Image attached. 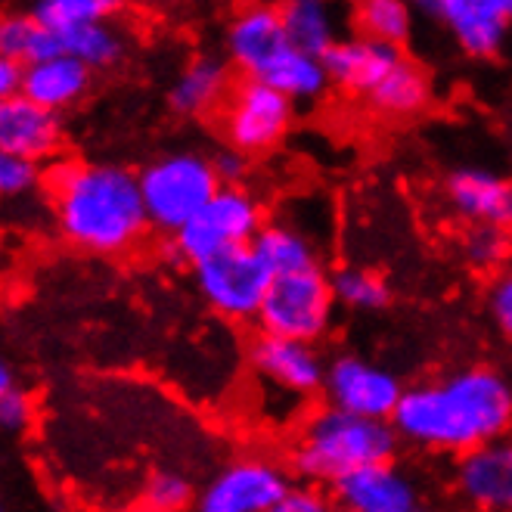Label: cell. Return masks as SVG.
<instances>
[{
	"label": "cell",
	"mask_w": 512,
	"mask_h": 512,
	"mask_svg": "<svg viewBox=\"0 0 512 512\" xmlns=\"http://www.w3.org/2000/svg\"><path fill=\"white\" fill-rule=\"evenodd\" d=\"M252 249L258 252L261 264L267 267L270 277H283V274H298V270H311L320 267V252H317V239L301 230L295 221H267L261 233L255 236Z\"/></svg>",
	"instance_id": "cell-21"
},
{
	"label": "cell",
	"mask_w": 512,
	"mask_h": 512,
	"mask_svg": "<svg viewBox=\"0 0 512 512\" xmlns=\"http://www.w3.org/2000/svg\"><path fill=\"white\" fill-rule=\"evenodd\" d=\"M354 32L373 41L404 47L413 35V7L404 0H364L354 7Z\"/></svg>",
	"instance_id": "cell-28"
},
{
	"label": "cell",
	"mask_w": 512,
	"mask_h": 512,
	"mask_svg": "<svg viewBox=\"0 0 512 512\" xmlns=\"http://www.w3.org/2000/svg\"><path fill=\"white\" fill-rule=\"evenodd\" d=\"M435 97V84L426 66L404 56L401 63L388 72V78L367 97V103L385 118H413L426 112Z\"/></svg>",
	"instance_id": "cell-23"
},
{
	"label": "cell",
	"mask_w": 512,
	"mask_h": 512,
	"mask_svg": "<svg viewBox=\"0 0 512 512\" xmlns=\"http://www.w3.org/2000/svg\"><path fill=\"white\" fill-rule=\"evenodd\" d=\"M398 447L401 438L385 419H364L323 407L301 423L292 441L289 469L301 478V485L329 491L360 469L395 460Z\"/></svg>",
	"instance_id": "cell-3"
},
{
	"label": "cell",
	"mask_w": 512,
	"mask_h": 512,
	"mask_svg": "<svg viewBox=\"0 0 512 512\" xmlns=\"http://www.w3.org/2000/svg\"><path fill=\"white\" fill-rule=\"evenodd\" d=\"M35 395L28 388L16 385L0 398V432L4 435H25L35 423Z\"/></svg>",
	"instance_id": "cell-33"
},
{
	"label": "cell",
	"mask_w": 512,
	"mask_h": 512,
	"mask_svg": "<svg viewBox=\"0 0 512 512\" xmlns=\"http://www.w3.org/2000/svg\"><path fill=\"white\" fill-rule=\"evenodd\" d=\"M419 13L432 19L472 59H494L512 32V0H429Z\"/></svg>",
	"instance_id": "cell-11"
},
{
	"label": "cell",
	"mask_w": 512,
	"mask_h": 512,
	"mask_svg": "<svg viewBox=\"0 0 512 512\" xmlns=\"http://www.w3.org/2000/svg\"><path fill=\"white\" fill-rule=\"evenodd\" d=\"M336 320V298L329 274L320 267L298 270V274L270 277V289L258 314V329L264 336H280L295 342H311L329 336Z\"/></svg>",
	"instance_id": "cell-5"
},
{
	"label": "cell",
	"mask_w": 512,
	"mask_h": 512,
	"mask_svg": "<svg viewBox=\"0 0 512 512\" xmlns=\"http://www.w3.org/2000/svg\"><path fill=\"white\" fill-rule=\"evenodd\" d=\"M401 444L466 457L512 435V379L491 364H466L404 388L391 416Z\"/></svg>",
	"instance_id": "cell-1"
},
{
	"label": "cell",
	"mask_w": 512,
	"mask_h": 512,
	"mask_svg": "<svg viewBox=\"0 0 512 512\" xmlns=\"http://www.w3.org/2000/svg\"><path fill=\"white\" fill-rule=\"evenodd\" d=\"M264 224V205L246 184L221 187L184 230L171 236V255L196 267L205 258L252 246Z\"/></svg>",
	"instance_id": "cell-6"
},
{
	"label": "cell",
	"mask_w": 512,
	"mask_h": 512,
	"mask_svg": "<svg viewBox=\"0 0 512 512\" xmlns=\"http://www.w3.org/2000/svg\"><path fill=\"white\" fill-rule=\"evenodd\" d=\"M90 75L94 72L81 66L78 59L59 53V56L44 59V63L25 66L22 97L56 112V115H63L66 109L78 106L87 97Z\"/></svg>",
	"instance_id": "cell-20"
},
{
	"label": "cell",
	"mask_w": 512,
	"mask_h": 512,
	"mask_svg": "<svg viewBox=\"0 0 512 512\" xmlns=\"http://www.w3.org/2000/svg\"><path fill=\"white\" fill-rule=\"evenodd\" d=\"M401 59H404L401 47H391V44L373 41L367 35L348 32L323 56V66H326L329 81L336 87L348 90V94H357V97H370Z\"/></svg>",
	"instance_id": "cell-18"
},
{
	"label": "cell",
	"mask_w": 512,
	"mask_h": 512,
	"mask_svg": "<svg viewBox=\"0 0 512 512\" xmlns=\"http://www.w3.org/2000/svg\"><path fill=\"white\" fill-rule=\"evenodd\" d=\"M454 491L475 512H512V435L460 457Z\"/></svg>",
	"instance_id": "cell-16"
},
{
	"label": "cell",
	"mask_w": 512,
	"mask_h": 512,
	"mask_svg": "<svg viewBox=\"0 0 512 512\" xmlns=\"http://www.w3.org/2000/svg\"><path fill=\"white\" fill-rule=\"evenodd\" d=\"M115 13H118L115 0H41V4L32 7V16L56 38L72 32V28L112 19Z\"/></svg>",
	"instance_id": "cell-29"
},
{
	"label": "cell",
	"mask_w": 512,
	"mask_h": 512,
	"mask_svg": "<svg viewBox=\"0 0 512 512\" xmlns=\"http://www.w3.org/2000/svg\"><path fill=\"white\" fill-rule=\"evenodd\" d=\"M463 255L472 267H497L509 255V239L500 230L472 227L463 239Z\"/></svg>",
	"instance_id": "cell-32"
},
{
	"label": "cell",
	"mask_w": 512,
	"mask_h": 512,
	"mask_svg": "<svg viewBox=\"0 0 512 512\" xmlns=\"http://www.w3.org/2000/svg\"><path fill=\"white\" fill-rule=\"evenodd\" d=\"M416 512H438V509H429V506H419Z\"/></svg>",
	"instance_id": "cell-39"
},
{
	"label": "cell",
	"mask_w": 512,
	"mask_h": 512,
	"mask_svg": "<svg viewBox=\"0 0 512 512\" xmlns=\"http://www.w3.org/2000/svg\"><path fill=\"white\" fill-rule=\"evenodd\" d=\"M59 44H63L66 56L78 59V63L87 66L90 72L115 69L128 53V35L118 28L115 19H103V22H90V25L72 28V32L59 35Z\"/></svg>",
	"instance_id": "cell-24"
},
{
	"label": "cell",
	"mask_w": 512,
	"mask_h": 512,
	"mask_svg": "<svg viewBox=\"0 0 512 512\" xmlns=\"http://www.w3.org/2000/svg\"><path fill=\"white\" fill-rule=\"evenodd\" d=\"M19 382H16V370H13V364H10V360L4 357V354H0V398H4L7 395V391L10 388H16Z\"/></svg>",
	"instance_id": "cell-38"
},
{
	"label": "cell",
	"mask_w": 512,
	"mask_h": 512,
	"mask_svg": "<svg viewBox=\"0 0 512 512\" xmlns=\"http://www.w3.org/2000/svg\"><path fill=\"white\" fill-rule=\"evenodd\" d=\"M329 286H333L336 305L348 311H360V314L382 311L391 298L388 280L379 270L364 267V264H342L339 270L329 274Z\"/></svg>",
	"instance_id": "cell-27"
},
{
	"label": "cell",
	"mask_w": 512,
	"mask_h": 512,
	"mask_svg": "<svg viewBox=\"0 0 512 512\" xmlns=\"http://www.w3.org/2000/svg\"><path fill=\"white\" fill-rule=\"evenodd\" d=\"M193 283L199 298L218 317L246 323L258 320L264 295L270 289V274L252 246L230 249L215 258H205L193 267Z\"/></svg>",
	"instance_id": "cell-9"
},
{
	"label": "cell",
	"mask_w": 512,
	"mask_h": 512,
	"mask_svg": "<svg viewBox=\"0 0 512 512\" xmlns=\"http://www.w3.org/2000/svg\"><path fill=\"white\" fill-rule=\"evenodd\" d=\"M404 388L407 385L388 367L376 364V360L357 351H342L336 357H329V364H326L323 398H326V407H333V410L391 423V416H395L404 398Z\"/></svg>",
	"instance_id": "cell-10"
},
{
	"label": "cell",
	"mask_w": 512,
	"mask_h": 512,
	"mask_svg": "<svg viewBox=\"0 0 512 512\" xmlns=\"http://www.w3.org/2000/svg\"><path fill=\"white\" fill-rule=\"evenodd\" d=\"M0 512H7V509H4V503H0Z\"/></svg>",
	"instance_id": "cell-40"
},
{
	"label": "cell",
	"mask_w": 512,
	"mask_h": 512,
	"mask_svg": "<svg viewBox=\"0 0 512 512\" xmlns=\"http://www.w3.org/2000/svg\"><path fill=\"white\" fill-rule=\"evenodd\" d=\"M149 227L174 236L184 230L221 190L212 156L199 149H171L137 171Z\"/></svg>",
	"instance_id": "cell-4"
},
{
	"label": "cell",
	"mask_w": 512,
	"mask_h": 512,
	"mask_svg": "<svg viewBox=\"0 0 512 512\" xmlns=\"http://www.w3.org/2000/svg\"><path fill=\"white\" fill-rule=\"evenodd\" d=\"M66 146V122L22 94L0 103V149L25 162H59Z\"/></svg>",
	"instance_id": "cell-17"
},
{
	"label": "cell",
	"mask_w": 512,
	"mask_h": 512,
	"mask_svg": "<svg viewBox=\"0 0 512 512\" xmlns=\"http://www.w3.org/2000/svg\"><path fill=\"white\" fill-rule=\"evenodd\" d=\"M249 364L255 376L280 391L283 398L305 401L323 391L329 360L323 357L320 345L258 333V339L249 345Z\"/></svg>",
	"instance_id": "cell-13"
},
{
	"label": "cell",
	"mask_w": 512,
	"mask_h": 512,
	"mask_svg": "<svg viewBox=\"0 0 512 512\" xmlns=\"http://www.w3.org/2000/svg\"><path fill=\"white\" fill-rule=\"evenodd\" d=\"M44 184V171L35 162L16 159L0 149V205L32 196Z\"/></svg>",
	"instance_id": "cell-31"
},
{
	"label": "cell",
	"mask_w": 512,
	"mask_h": 512,
	"mask_svg": "<svg viewBox=\"0 0 512 512\" xmlns=\"http://www.w3.org/2000/svg\"><path fill=\"white\" fill-rule=\"evenodd\" d=\"M295 488V475L267 450L227 460L196 494L193 512H270Z\"/></svg>",
	"instance_id": "cell-7"
},
{
	"label": "cell",
	"mask_w": 512,
	"mask_h": 512,
	"mask_svg": "<svg viewBox=\"0 0 512 512\" xmlns=\"http://www.w3.org/2000/svg\"><path fill=\"white\" fill-rule=\"evenodd\" d=\"M212 162H215V171L221 177V187H243V180L249 174V156L224 146L218 156H212Z\"/></svg>",
	"instance_id": "cell-36"
},
{
	"label": "cell",
	"mask_w": 512,
	"mask_h": 512,
	"mask_svg": "<svg viewBox=\"0 0 512 512\" xmlns=\"http://www.w3.org/2000/svg\"><path fill=\"white\" fill-rule=\"evenodd\" d=\"M196 485L177 469H156L143 481L140 503L146 512H187L196 506Z\"/></svg>",
	"instance_id": "cell-30"
},
{
	"label": "cell",
	"mask_w": 512,
	"mask_h": 512,
	"mask_svg": "<svg viewBox=\"0 0 512 512\" xmlns=\"http://www.w3.org/2000/svg\"><path fill=\"white\" fill-rule=\"evenodd\" d=\"M22 81H25V66L0 56V103L22 94Z\"/></svg>",
	"instance_id": "cell-37"
},
{
	"label": "cell",
	"mask_w": 512,
	"mask_h": 512,
	"mask_svg": "<svg viewBox=\"0 0 512 512\" xmlns=\"http://www.w3.org/2000/svg\"><path fill=\"white\" fill-rule=\"evenodd\" d=\"M59 53H63V44L32 16V10L0 13V56L13 59L19 66H35Z\"/></svg>",
	"instance_id": "cell-26"
},
{
	"label": "cell",
	"mask_w": 512,
	"mask_h": 512,
	"mask_svg": "<svg viewBox=\"0 0 512 512\" xmlns=\"http://www.w3.org/2000/svg\"><path fill=\"white\" fill-rule=\"evenodd\" d=\"M261 81H267L274 90H280V94L286 100H292L295 106L298 103H317L329 90V84H333L326 75L323 59L301 53L295 47H289Z\"/></svg>",
	"instance_id": "cell-25"
},
{
	"label": "cell",
	"mask_w": 512,
	"mask_h": 512,
	"mask_svg": "<svg viewBox=\"0 0 512 512\" xmlns=\"http://www.w3.org/2000/svg\"><path fill=\"white\" fill-rule=\"evenodd\" d=\"M218 122L224 143L252 159L270 153L286 140L295 125V103L286 100L267 81L239 78L230 87Z\"/></svg>",
	"instance_id": "cell-8"
},
{
	"label": "cell",
	"mask_w": 512,
	"mask_h": 512,
	"mask_svg": "<svg viewBox=\"0 0 512 512\" xmlns=\"http://www.w3.org/2000/svg\"><path fill=\"white\" fill-rule=\"evenodd\" d=\"M444 199L450 212L469 227H488L500 233L512 230V180L491 168H454L444 180Z\"/></svg>",
	"instance_id": "cell-14"
},
{
	"label": "cell",
	"mask_w": 512,
	"mask_h": 512,
	"mask_svg": "<svg viewBox=\"0 0 512 512\" xmlns=\"http://www.w3.org/2000/svg\"><path fill=\"white\" fill-rule=\"evenodd\" d=\"M53 227L66 246L94 258L134 252L149 230L137 171L118 162L59 159L44 174Z\"/></svg>",
	"instance_id": "cell-2"
},
{
	"label": "cell",
	"mask_w": 512,
	"mask_h": 512,
	"mask_svg": "<svg viewBox=\"0 0 512 512\" xmlns=\"http://www.w3.org/2000/svg\"><path fill=\"white\" fill-rule=\"evenodd\" d=\"M233 87V69L224 56L199 53L177 72L168 87V106L171 112L184 118H202L208 112H221L227 94Z\"/></svg>",
	"instance_id": "cell-19"
},
{
	"label": "cell",
	"mask_w": 512,
	"mask_h": 512,
	"mask_svg": "<svg viewBox=\"0 0 512 512\" xmlns=\"http://www.w3.org/2000/svg\"><path fill=\"white\" fill-rule=\"evenodd\" d=\"M270 512H342L336 497L317 485H295Z\"/></svg>",
	"instance_id": "cell-35"
},
{
	"label": "cell",
	"mask_w": 512,
	"mask_h": 512,
	"mask_svg": "<svg viewBox=\"0 0 512 512\" xmlns=\"http://www.w3.org/2000/svg\"><path fill=\"white\" fill-rule=\"evenodd\" d=\"M280 7L249 4L239 7L224 25V59L239 78H264L277 59L289 50Z\"/></svg>",
	"instance_id": "cell-12"
},
{
	"label": "cell",
	"mask_w": 512,
	"mask_h": 512,
	"mask_svg": "<svg viewBox=\"0 0 512 512\" xmlns=\"http://www.w3.org/2000/svg\"><path fill=\"white\" fill-rule=\"evenodd\" d=\"M488 317L500 339L512 345V264L497 270L488 283Z\"/></svg>",
	"instance_id": "cell-34"
},
{
	"label": "cell",
	"mask_w": 512,
	"mask_h": 512,
	"mask_svg": "<svg viewBox=\"0 0 512 512\" xmlns=\"http://www.w3.org/2000/svg\"><path fill=\"white\" fill-rule=\"evenodd\" d=\"M280 13H283L289 44L308 56L323 59L345 38L342 16L326 0H289V4L280 7Z\"/></svg>",
	"instance_id": "cell-22"
},
{
	"label": "cell",
	"mask_w": 512,
	"mask_h": 512,
	"mask_svg": "<svg viewBox=\"0 0 512 512\" xmlns=\"http://www.w3.org/2000/svg\"><path fill=\"white\" fill-rule=\"evenodd\" d=\"M342 512H416L423 506L416 475L398 460L373 463L348 478L336 488H329Z\"/></svg>",
	"instance_id": "cell-15"
}]
</instances>
